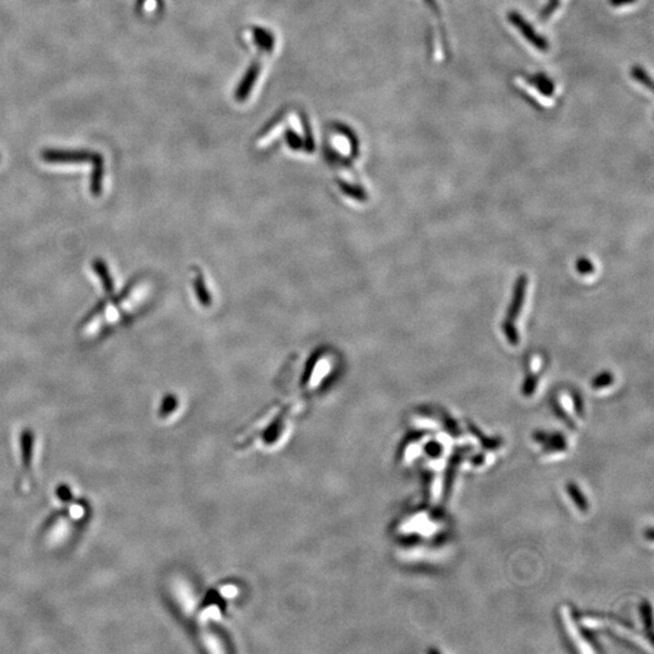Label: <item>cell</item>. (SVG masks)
<instances>
[{"label":"cell","instance_id":"5bb4252c","mask_svg":"<svg viewBox=\"0 0 654 654\" xmlns=\"http://www.w3.org/2000/svg\"><path fill=\"white\" fill-rule=\"evenodd\" d=\"M559 8V0H550V3L546 6V9L541 12V19L543 20H548L550 17L551 14L554 12Z\"/></svg>","mask_w":654,"mask_h":654},{"label":"cell","instance_id":"3957f363","mask_svg":"<svg viewBox=\"0 0 654 654\" xmlns=\"http://www.w3.org/2000/svg\"><path fill=\"white\" fill-rule=\"evenodd\" d=\"M45 162H93L94 153L89 152H59V151H45L41 154Z\"/></svg>","mask_w":654,"mask_h":654},{"label":"cell","instance_id":"9a60e30c","mask_svg":"<svg viewBox=\"0 0 654 654\" xmlns=\"http://www.w3.org/2000/svg\"><path fill=\"white\" fill-rule=\"evenodd\" d=\"M536 385H537L536 376H530V377L527 378L526 383H525V385H523V392H525V394H526V395H531V394L533 393V392H535V389H536Z\"/></svg>","mask_w":654,"mask_h":654},{"label":"cell","instance_id":"9c48e42d","mask_svg":"<svg viewBox=\"0 0 654 654\" xmlns=\"http://www.w3.org/2000/svg\"><path fill=\"white\" fill-rule=\"evenodd\" d=\"M502 329L507 340L510 342V345H517L520 343V335H519V331L517 330V327L514 326V324L503 321Z\"/></svg>","mask_w":654,"mask_h":654},{"label":"cell","instance_id":"ba28073f","mask_svg":"<svg viewBox=\"0 0 654 654\" xmlns=\"http://www.w3.org/2000/svg\"><path fill=\"white\" fill-rule=\"evenodd\" d=\"M631 77H633L635 80H637L639 84L646 86L647 89L652 90V79H651V77H649L647 72H646L642 67H639V66L633 67V69H631Z\"/></svg>","mask_w":654,"mask_h":654},{"label":"cell","instance_id":"6da1fadb","mask_svg":"<svg viewBox=\"0 0 654 654\" xmlns=\"http://www.w3.org/2000/svg\"><path fill=\"white\" fill-rule=\"evenodd\" d=\"M508 20L510 21L512 26L517 27V30L521 32L522 35H523L536 49L541 50V51L549 50V43L546 41V38H543L541 35H539V33H537L535 28L532 27L531 23H528V22L522 17L521 14H519L517 11H512V12L508 14Z\"/></svg>","mask_w":654,"mask_h":654},{"label":"cell","instance_id":"7c38bea8","mask_svg":"<svg viewBox=\"0 0 654 654\" xmlns=\"http://www.w3.org/2000/svg\"><path fill=\"white\" fill-rule=\"evenodd\" d=\"M576 268L577 271H579L583 276L590 274L594 271V265L588 258H581L579 261L577 262Z\"/></svg>","mask_w":654,"mask_h":654},{"label":"cell","instance_id":"2e32d148","mask_svg":"<svg viewBox=\"0 0 654 654\" xmlns=\"http://www.w3.org/2000/svg\"><path fill=\"white\" fill-rule=\"evenodd\" d=\"M636 0H610V6L613 8H620V6H630L634 4Z\"/></svg>","mask_w":654,"mask_h":654},{"label":"cell","instance_id":"4fadbf2b","mask_svg":"<svg viewBox=\"0 0 654 654\" xmlns=\"http://www.w3.org/2000/svg\"><path fill=\"white\" fill-rule=\"evenodd\" d=\"M613 381V377L610 372H604V374H600L597 378L594 379V383H593V387L594 388H601V387H606L608 384L612 383Z\"/></svg>","mask_w":654,"mask_h":654},{"label":"cell","instance_id":"52a82bcc","mask_svg":"<svg viewBox=\"0 0 654 654\" xmlns=\"http://www.w3.org/2000/svg\"><path fill=\"white\" fill-rule=\"evenodd\" d=\"M94 269L101 281H102V284H104V291L107 294H112L114 290L113 279L109 274L108 268L106 266V263L101 261V260H96L94 262Z\"/></svg>","mask_w":654,"mask_h":654},{"label":"cell","instance_id":"5b68a950","mask_svg":"<svg viewBox=\"0 0 654 654\" xmlns=\"http://www.w3.org/2000/svg\"><path fill=\"white\" fill-rule=\"evenodd\" d=\"M33 443H35V435H33L30 429H25V430L21 433L20 446L22 465L27 468V469L32 465V459H33Z\"/></svg>","mask_w":654,"mask_h":654},{"label":"cell","instance_id":"277c9868","mask_svg":"<svg viewBox=\"0 0 654 654\" xmlns=\"http://www.w3.org/2000/svg\"><path fill=\"white\" fill-rule=\"evenodd\" d=\"M527 84L532 86L536 91H539V94L544 97H551L555 93V85L544 74H536V75H528L526 77Z\"/></svg>","mask_w":654,"mask_h":654},{"label":"cell","instance_id":"8992f818","mask_svg":"<svg viewBox=\"0 0 654 654\" xmlns=\"http://www.w3.org/2000/svg\"><path fill=\"white\" fill-rule=\"evenodd\" d=\"M94 164V170L91 175V184H90V191L94 194L95 197H99L102 193V186H104V159L99 154H95L93 159Z\"/></svg>","mask_w":654,"mask_h":654},{"label":"cell","instance_id":"7a4b0ae2","mask_svg":"<svg viewBox=\"0 0 654 654\" xmlns=\"http://www.w3.org/2000/svg\"><path fill=\"white\" fill-rule=\"evenodd\" d=\"M527 278L526 276H521L517 279L514 287V296H512V303L508 309L507 318L504 321L514 324V321L517 319L520 314L526 295Z\"/></svg>","mask_w":654,"mask_h":654},{"label":"cell","instance_id":"8fae6325","mask_svg":"<svg viewBox=\"0 0 654 654\" xmlns=\"http://www.w3.org/2000/svg\"><path fill=\"white\" fill-rule=\"evenodd\" d=\"M56 494L61 502L68 503L73 499V493L70 491L68 485H64V483H61L57 486Z\"/></svg>","mask_w":654,"mask_h":654},{"label":"cell","instance_id":"30bf717a","mask_svg":"<svg viewBox=\"0 0 654 654\" xmlns=\"http://www.w3.org/2000/svg\"><path fill=\"white\" fill-rule=\"evenodd\" d=\"M562 612H564V620H565L566 628H567L568 631H570V636L575 639V641H576L577 644H581V646H584V642H583V639H581V636H579L578 630H576L575 625H573V622H572V619H570V613H568V610H566V608H564Z\"/></svg>","mask_w":654,"mask_h":654}]
</instances>
